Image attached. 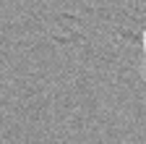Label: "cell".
Listing matches in <instances>:
<instances>
[{
    "label": "cell",
    "instance_id": "1",
    "mask_svg": "<svg viewBox=\"0 0 146 144\" xmlns=\"http://www.w3.org/2000/svg\"><path fill=\"white\" fill-rule=\"evenodd\" d=\"M143 45H146V37H143Z\"/></svg>",
    "mask_w": 146,
    "mask_h": 144
}]
</instances>
